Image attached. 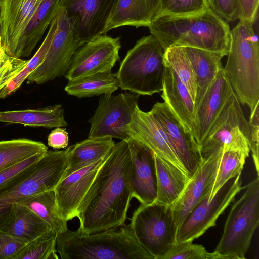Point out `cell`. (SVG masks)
I'll list each match as a JSON object with an SVG mask.
<instances>
[{"instance_id":"10","label":"cell","mask_w":259,"mask_h":259,"mask_svg":"<svg viewBox=\"0 0 259 259\" xmlns=\"http://www.w3.org/2000/svg\"><path fill=\"white\" fill-rule=\"evenodd\" d=\"M82 45L72 21L59 7L57 29L42 63L27 77V83L42 84L67 73L72 57Z\"/></svg>"},{"instance_id":"11","label":"cell","mask_w":259,"mask_h":259,"mask_svg":"<svg viewBox=\"0 0 259 259\" xmlns=\"http://www.w3.org/2000/svg\"><path fill=\"white\" fill-rule=\"evenodd\" d=\"M140 95L133 93L103 95L93 117L88 138L111 137L127 140L131 137L128 124Z\"/></svg>"},{"instance_id":"12","label":"cell","mask_w":259,"mask_h":259,"mask_svg":"<svg viewBox=\"0 0 259 259\" xmlns=\"http://www.w3.org/2000/svg\"><path fill=\"white\" fill-rule=\"evenodd\" d=\"M240 177L238 175L226 182L209 201L210 192L195 206L178 228L177 243L193 242L215 225L219 217L244 189Z\"/></svg>"},{"instance_id":"14","label":"cell","mask_w":259,"mask_h":259,"mask_svg":"<svg viewBox=\"0 0 259 259\" xmlns=\"http://www.w3.org/2000/svg\"><path fill=\"white\" fill-rule=\"evenodd\" d=\"M163 130L168 142L190 179L203 161L199 145L187 132L166 103L157 102L150 110Z\"/></svg>"},{"instance_id":"20","label":"cell","mask_w":259,"mask_h":259,"mask_svg":"<svg viewBox=\"0 0 259 259\" xmlns=\"http://www.w3.org/2000/svg\"><path fill=\"white\" fill-rule=\"evenodd\" d=\"M128 128L131 137L140 141L155 154L184 171L169 144L163 130L150 111H143L137 104Z\"/></svg>"},{"instance_id":"30","label":"cell","mask_w":259,"mask_h":259,"mask_svg":"<svg viewBox=\"0 0 259 259\" xmlns=\"http://www.w3.org/2000/svg\"><path fill=\"white\" fill-rule=\"evenodd\" d=\"M118 87L116 74L110 71L69 80L65 91L68 95L81 98L101 95H110Z\"/></svg>"},{"instance_id":"45","label":"cell","mask_w":259,"mask_h":259,"mask_svg":"<svg viewBox=\"0 0 259 259\" xmlns=\"http://www.w3.org/2000/svg\"><path fill=\"white\" fill-rule=\"evenodd\" d=\"M69 142L68 133L65 128L57 127L48 136V145L54 149L65 148Z\"/></svg>"},{"instance_id":"18","label":"cell","mask_w":259,"mask_h":259,"mask_svg":"<svg viewBox=\"0 0 259 259\" xmlns=\"http://www.w3.org/2000/svg\"><path fill=\"white\" fill-rule=\"evenodd\" d=\"M44 0H0L2 44L6 53L16 57L31 19Z\"/></svg>"},{"instance_id":"38","label":"cell","mask_w":259,"mask_h":259,"mask_svg":"<svg viewBox=\"0 0 259 259\" xmlns=\"http://www.w3.org/2000/svg\"><path fill=\"white\" fill-rule=\"evenodd\" d=\"M223 259L219 253L214 251L208 252L205 247L192 242L176 243L172 249L162 259Z\"/></svg>"},{"instance_id":"21","label":"cell","mask_w":259,"mask_h":259,"mask_svg":"<svg viewBox=\"0 0 259 259\" xmlns=\"http://www.w3.org/2000/svg\"><path fill=\"white\" fill-rule=\"evenodd\" d=\"M233 91L223 67L195 111V139L199 146Z\"/></svg>"},{"instance_id":"2","label":"cell","mask_w":259,"mask_h":259,"mask_svg":"<svg viewBox=\"0 0 259 259\" xmlns=\"http://www.w3.org/2000/svg\"><path fill=\"white\" fill-rule=\"evenodd\" d=\"M165 50L172 46L194 47L227 56L230 28L210 7L201 13L156 17L148 27Z\"/></svg>"},{"instance_id":"35","label":"cell","mask_w":259,"mask_h":259,"mask_svg":"<svg viewBox=\"0 0 259 259\" xmlns=\"http://www.w3.org/2000/svg\"><path fill=\"white\" fill-rule=\"evenodd\" d=\"M249 155L239 151L228 150L223 153L216 177L210 194L211 200L218 190L229 180L240 175Z\"/></svg>"},{"instance_id":"16","label":"cell","mask_w":259,"mask_h":259,"mask_svg":"<svg viewBox=\"0 0 259 259\" xmlns=\"http://www.w3.org/2000/svg\"><path fill=\"white\" fill-rule=\"evenodd\" d=\"M131 158L128 182L133 197L140 204L154 202L157 180L154 153L146 145L133 138L127 140Z\"/></svg>"},{"instance_id":"25","label":"cell","mask_w":259,"mask_h":259,"mask_svg":"<svg viewBox=\"0 0 259 259\" xmlns=\"http://www.w3.org/2000/svg\"><path fill=\"white\" fill-rule=\"evenodd\" d=\"M154 158L157 180L155 202L172 205L181 195L189 178L183 170L155 153Z\"/></svg>"},{"instance_id":"7","label":"cell","mask_w":259,"mask_h":259,"mask_svg":"<svg viewBox=\"0 0 259 259\" xmlns=\"http://www.w3.org/2000/svg\"><path fill=\"white\" fill-rule=\"evenodd\" d=\"M245 191L232 206L214 251L223 259H244L259 225V177L244 187Z\"/></svg>"},{"instance_id":"47","label":"cell","mask_w":259,"mask_h":259,"mask_svg":"<svg viewBox=\"0 0 259 259\" xmlns=\"http://www.w3.org/2000/svg\"><path fill=\"white\" fill-rule=\"evenodd\" d=\"M1 25V6H0V26Z\"/></svg>"},{"instance_id":"6","label":"cell","mask_w":259,"mask_h":259,"mask_svg":"<svg viewBox=\"0 0 259 259\" xmlns=\"http://www.w3.org/2000/svg\"><path fill=\"white\" fill-rule=\"evenodd\" d=\"M68 166L66 150L48 151L33 168L0 190V229L9 219L14 204L53 190L63 179Z\"/></svg>"},{"instance_id":"31","label":"cell","mask_w":259,"mask_h":259,"mask_svg":"<svg viewBox=\"0 0 259 259\" xmlns=\"http://www.w3.org/2000/svg\"><path fill=\"white\" fill-rule=\"evenodd\" d=\"M18 204L30 209L46 221L57 234L63 233L68 229L67 222L59 214L54 190L33 196Z\"/></svg>"},{"instance_id":"34","label":"cell","mask_w":259,"mask_h":259,"mask_svg":"<svg viewBox=\"0 0 259 259\" xmlns=\"http://www.w3.org/2000/svg\"><path fill=\"white\" fill-rule=\"evenodd\" d=\"M57 26V14L51 21L47 34L37 52L28 60L27 64L20 73L0 91L1 99L5 98L15 92L42 63L55 33Z\"/></svg>"},{"instance_id":"5","label":"cell","mask_w":259,"mask_h":259,"mask_svg":"<svg viewBox=\"0 0 259 259\" xmlns=\"http://www.w3.org/2000/svg\"><path fill=\"white\" fill-rule=\"evenodd\" d=\"M165 49L152 35L143 36L126 53L116 74L118 87L139 95L162 91Z\"/></svg>"},{"instance_id":"48","label":"cell","mask_w":259,"mask_h":259,"mask_svg":"<svg viewBox=\"0 0 259 259\" xmlns=\"http://www.w3.org/2000/svg\"><path fill=\"white\" fill-rule=\"evenodd\" d=\"M0 37H1V30H0Z\"/></svg>"},{"instance_id":"32","label":"cell","mask_w":259,"mask_h":259,"mask_svg":"<svg viewBox=\"0 0 259 259\" xmlns=\"http://www.w3.org/2000/svg\"><path fill=\"white\" fill-rule=\"evenodd\" d=\"M47 151L48 147L42 142L28 139L0 141V171Z\"/></svg>"},{"instance_id":"46","label":"cell","mask_w":259,"mask_h":259,"mask_svg":"<svg viewBox=\"0 0 259 259\" xmlns=\"http://www.w3.org/2000/svg\"><path fill=\"white\" fill-rule=\"evenodd\" d=\"M7 55V54L6 53L2 44L1 37H0V61L3 59Z\"/></svg>"},{"instance_id":"37","label":"cell","mask_w":259,"mask_h":259,"mask_svg":"<svg viewBox=\"0 0 259 259\" xmlns=\"http://www.w3.org/2000/svg\"><path fill=\"white\" fill-rule=\"evenodd\" d=\"M209 8L207 0H159L156 17L197 14L205 11Z\"/></svg>"},{"instance_id":"29","label":"cell","mask_w":259,"mask_h":259,"mask_svg":"<svg viewBox=\"0 0 259 259\" xmlns=\"http://www.w3.org/2000/svg\"><path fill=\"white\" fill-rule=\"evenodd\" d=\"M52 229L51 226L30 209L16 203L9 219L0 229L28 242Z\"/></svg>"},{"instance_id":"23","label":"cell","mask_w":259,"mask_h":259,"mask_svg":"<svg viewBox=\"0 0 259 259\" xmlns=\"http://www.w3.org/2000/svg\"><path fill=\"white\" fill-rule=\"evenodd\" d=\"M159 0H117L104 31L124 26L149 27L156 17Z\"/></svg>"},{"instance_id":"28","label":"cell","mask_w":259,"mask_h":259,"mask_svg":"<svg viewBox=\"0 0 259 259\" xmlns=\"http://www.w3.org/2000/svg\"><path fill=\"white\" fill-rule=\"evenodd\" d=\"M60 0H44L28 23L21 40L16 58L29 56L41 39L59 8Z\"/></svg>"},{"instance_id":"36","label":"cell","mask_w":259,"mask_h":259,"mask_svg":"<svg viewBox=\"0 0 259 259\" xmlns=\"http://www.w3.org/2000/svg\"><path fill=\"white\" fill-rule=\"evenodd\" d=\"M57 236L52 229L41 234L28 242L16 259H58Z\"/></svg>"},{"instance_id":"9","label":"cell","mask_w":259,"mask_h":259,"mask_svg":"<svg viewBox=\"0 0 259 259\" xmlns=\"http://www.w3.org/2000/svg\"><path fill=\"white\" fill-rule=\"evenodd\" d=\"M250 138V123L233 91L201 143L200 151L203 158L220 149L249 155Z\"/></svg>"},{"instance_id":"41","label":"cell","mask_w":259,"mask_h":259,"mask_svg":"<svg viewBox=\"0 0 259 259\" xmlns=\"http://www.w3.org/2000/svg\"><path fill=\"white\" fill-rule=\"evenodd\" d=\"M28 242L0 230V259H16Z\"/></svg>"},{"instance_id":"26","label":"cell","mask_w":259,"mask_h":259,"mask_svg":"<svg viewBox=\"0 0 259 259\" xmlns=\"http://www.w3.org/2000/svg\"><path fill=\"white\" fill-rule=\"evenodd\" d=\"M115 144L111 137L88 138L69 146L65 149L68 166L64 178L105 157Z\"/></svg>"},{"instance_id":"3","label":"cell","mask_w":259,"mask_h":259,"mask_svg":"<svg viewBox=\"0 0 259 259\" xmlns=\"http://www.w3.org/2000/svg\"><path fill=\"white\" fill-rule=\"evenodd\" d=\"M254 22L239 20L230 30V46L224 70L240 103L250 116L258 108L259 45Z\"/></svg>"},{"instance_id":"27","label":"cell","mask_w":259,"mask_h":259,"mask_svg":"<svg viewBox=\"0 0 259 259\" xmlns=\"http://www.w3.org/2000/svg\"><path fill=\"white\" fill-rule=\"evenodd\" d=\"M0 122L46 128L67 126L60 104L35 109L0 111Z\"/></svg>"},{"instance_id":"40","label":"cell","mask_w":259,"mask_h":259,"mask_svg":"<svg viewBox=\"0 0 259 259\" xmlns=\"http://www.w3.org/2000/svg\"><path fill=\"white\" fill-rule=\"evenodd\" d=\"M28 61L8 55L0 61V91L20 73Z\"/></svg>"},{"instance_id":"4","label":"cell","mask_w":259,"mask_h":259,"mask_svg":"<svg viewBox=\"0 0 259 259\" xmlns=\"http://www.w3.org/2000/svg\"><path fill=\"white\" fill-rule=\"evenodd\" d=\"M61 259H153L138 243L130 224L84 234L68 229L58 234Z\"/></svg>"},{"instance_id":"39","label":"cell","mask_w":259,"mask_h":259,"mask_svg":"<svg viewBox=\"0 0 259 259\" xmlns=\"http://www.w3.org/2000/svg\"><path fill=\"white\" fill-rule=\"evenodd\" d=\"M47 151L36 154L17 164L1 171L0 190L16 181L33 168Z\"/></svg>"},{"instance_id":"24","label":"cell","mask_w":259,"mask_h":259,"mask_svg":"<svg viewBox=\"0 0 259 259\" xmlns=\"http://www.w3.org/2000/svg\"><path fill=\"white\" fill-rule=\"evenodd\" d=\"M193 65L197 80L195 111L219 71L223 68L220 54L202 49L183 47Z\"/></svg>"},{"instance_id":"19","label":"cell","mask_w":259,"mask_h":259,"mask_svg":"<svg viewBox=\"0 0 259 259\" xmlns=\"http://www.w3.org/2000/svg\"><path fill=\"white\" fill-rule=\"evenodd\" d=\"M109 154L105 157L67 176L56 186L54 191L57 209L60 217L63 220L67 222L76 217L80 204Z\"/></svg>"},{"instance_id":"17","label":"cell","mask_w":259,"mask_h":259,"mask_svg":"<svg viewBox=\"0 0 259 259\" xmlns=\"http://www.w3.org/2000/svg\"><path fill=\"white\" fill-rule=\"evenodd\" d=\"M222 153L223 149H220L203 158L201 164L171 205L178 228L195 206L211 192Z\"/></svg>"},{"instance_id":"8","label":"cell","mask_w":259,"mask_h":259,"mask_svg":"<svg viewBox=\"0 0 259 259\" xmlns=\"http://www.w3.org/2000/svg\"><path fill=\"white\" fill-rule=\"evenodd\" d=\"M130 221L134 236L153 259H162L177 243L178 228L171 205L141 204Z\"/></svg>"},{"instance_id":"44","label":"cell","mask_w":259,"mask_h":259,"mask_svg":"<svg viewBox=\"0 0 259 259\" xmlns=\"http://www.w3.org/2000/svg\"><path fill=\"white\" fill-rule=\"evenodd\" d=\"M239 20L254 22L258 20L259 0H236Z\"/></svg>"},{"instance_id":"13","label":"cell","mask_w":259,"mask_h":259,"mask_svg":"<svg viewBox=\"0 0 259 259\" xmlns=\"http://www.w3.org/2000/svg\"><path fill=\"white\" fill-rule=\"evenodd\" d=\"M120 37L106 34L97 36L80 46L74 53L65 75L71 80L104 72L111 71L120 59Z\"/></svg>"},{"instance_id":"43","label":"cell","mask_w":259,"mask_h":259,"mask_svg":"<svg viewBox=\"0 0 259 259\" xmlns=\"http://www.w3.org/2000/svg\"><path fill=\"white\" fill-rule=\"evenodd\" d=\"M251 126V138L250 150L252 153L257 176L259 174V156H258V108L253 114L250 116L249 121Z\"/></svg>"},{"instance_id":"1","label":"cell","mask_w":259,"mask_h":259,"mask_svg":"<svg viewBox=\"0 0 259 259\" xmlns=\"http://www.w3.org/2000/svg\"><path fill=\"white\" fill-rule=\"evenodd\" d=\"M131 163L127 141L115 144L78 207L79 233L94 234L125 224L133 198L128 182Z\"/></svg>"},{"instance_id":"42","label":"cell","mask_w":259,"mask_h":259,"mask_svg":"<svg viewBox=\"0 0 259 259\" xmlns=\"http://www.w3.org/2000/svg\"><path fill=\"white\" fill-rule=\"evenodd\" d=\"M210 8L227 22L238 20L236 0H207Z\"/></svg>"},{"instance_id":"33","label":"cell","mask_w":259,"mask_h":259,"mask_svg":"<svg viewBox=\"0 0 259 259\" xmlns=\"http://www.w3.org/2000/svg\"><path fill=\"white\" fill-rule=\"evenodd\" d=\"M164 62L185 85L194 102L197 91L196 76L192 62L184 48L172 46L166 49Z\"/></svg>"},{"instance_id":"15","label":"cell","mask_w":259,"mask_h":259,"mask_svg":"<svg viewBox=\"0 0 259 259\" xmlns=\"http://www.w3.org/2000/svg\"><path fill=\"white\" fill-rule=\"evenodd\" d=\"M117 0H60L82 44L104 34Z\"/></svg>"},{"instance_id":"22","label":"cell","mask_w":259,"mask_h":259,"mask_svg":"<svg viewBox=\"0 0 259 259\" xmlns=\"http://www.w3.org/2000/svg\"><path fill=\"white\" fill-rule=\"evenodd\" d=\"M164 64L161 97L185 130L195 139V109L194 101L188 90L177 75L168 65Z\"/></svg>"}]
</instances>
